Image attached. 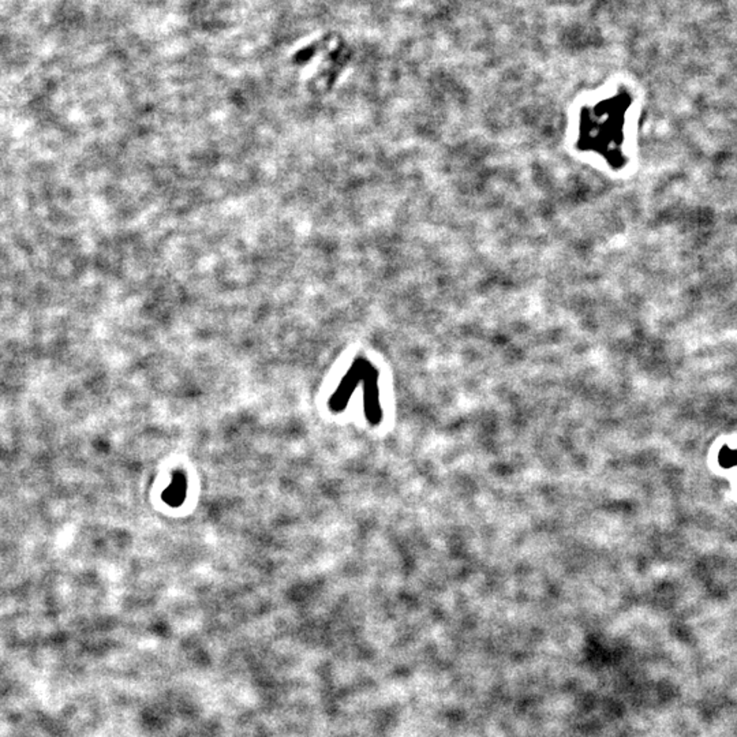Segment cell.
I'll list each match as a JSON object with an SVG mask.
<instances>
[{
  "label": "cell",
  "mask_w": 737,
  "mask_h": 737,
  "mask_svg": "<svg viewBox=\"0 0 737 737\" xmlns=\"http://www.w3.org/2000/svg\"><path fill=\"white\" fill-rule=\"evenodd\" d=\"M186 492H187V481L184 474H177V477H174V482L171 488H168L167 492L163 495V499L171 506H178L184 501Z\"/></svg>",
  "instance_id": "6da1fadb"
},
{
  "label": "cell",
  "mask_w": 737,
  "mask_h": 737,
  "mask_svg": "<svg viewBox=\"0 0 737 737\" xmlns=\"http://www.w3.org/2000/svg\"><path fill=\"white\" fill-rule=\"evenodd\" d=\"M737 455L729 452L728 450H724V452L721 454V461L724 463V465H728V464H734L736 463Z\"/></svg>",
  "instance_id": "7a4b0ae2"
}]
</instances>
